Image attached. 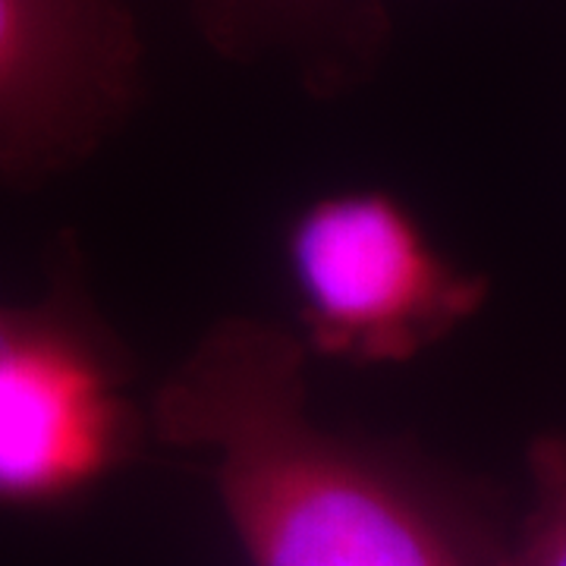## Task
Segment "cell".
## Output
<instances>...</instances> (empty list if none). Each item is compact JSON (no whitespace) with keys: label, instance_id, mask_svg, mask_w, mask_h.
<instances>
[{"label":"cell","instance_id":"1","mask_svg":"<svg viewBox=\"0 0 566 566\" xmlns=\"http://www.w3.org/2000/svg\"><path fill=\"white\" fill-rule=\"evenodd\" d=\"M167 444L202 453L252 566H497L453 504L308 416L305 344L221 322L155 400Z\"/></svg>","mask_w":566,"mask_h":566},{"label":"cell","instance_id":"2","mask_svg":"<svg viewBox=\"0 0 566 566\" xmlns=\"http://www.w3.org/2000/svg\"><path fill=\"white\" fill-rule=\"evenodd\" d=\"M305 349L397 365L441 344L485 303L488 283L447 259L394 196L346 189L303 208L286 233Z\"/></svg>","mask_w":566,"mask_h":566},{"label":"cell","instance_id":"3","mask_svg":"<svg viewBox=\"0 0 566 566\" xmlns=\"http://www.w3.org/2000/svg\"><path fill=\"white\" fill-rule=\"evenodd\" d=\"M133 444L120 363L82 305L70 293L25 305L0 344V504L80 497L126 463Z\"/></svg>","mask_w":566,"mask_h":566},{"label":"cell","instance_id":"4","mask_svg":"<svg viewBox=\"0 0 566 566\" xmlns=\"http://www.w3.org/2000/svg\"><path fill=\"white\" fill-rule=\"evenodd\" d=\"M136 85L114 0H0V177L35 182L107 139Z\"/></svg>","mask_w":566,"mask_h":566},{"label":"cell","instance_id":"5","mask_svg":"<svg viewBox=\"0 0 566 566\" xmlns=\"http://www.w3.org/2000/svg\"><path fill=\"white\" fill-rule=\"evenodd\" d=\"M528 501L513 545L497 566H566V428L547 431L528 447Z\"/></svg>","mask_w":566,"mask_h":566},{"label":"cell","instance_id":"6","mask_svg":"<svg viewBox=\"0 0 566 566\" xmlns=\"http://www.w3.org/2000/svg\"><path fill=\"white\" fill-rule=\"evenodd\" d=\"M22 315H25V305H3L0 303V344L20 327Z\"/></svg>","mask_w":566,"mask_h":566}]
</instances>
